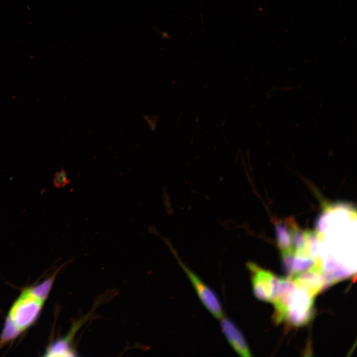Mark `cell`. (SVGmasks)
<instances>
[{"label": "cell", "mask_w": 357, "mask_h": 357, "mask_svg": "<svg viewBox=\"0 0 357 357\" xmlns=\"http://www.w3.org/2000/svg\"><path fill=\"white\" fill-rule=\"evenodd\" d=\"M219 320L222 332L235 351L241 357L251 356L245 338L236 325L224 315Z\"/></svg>", "instance_id": "obj_6"}, {"label": "cell", "mask_w": 357, "mask_h": 357, "mask_svg": "<svg viewBox=\"0 0 357 357\" xmlns=\"http://www.w3.org/2000/svg\"><path fill=\"white\" fill-rule=\"evenodd\" d=\"M10 317L8 316L2 330L0 339V348L8 342L16 338L21 333Z\"/></svg>", "instance_id": "obj_11"}, {"label": "cell", "mask_w": 357, "mask_h": 357, "mask_svg": "<svg viewBox=\"0 0 357 357\" xmlns=\"http://www.w3.org/2000/svg\"><path fill=\"white\" fill-rule=\"evenodd\" d=\"M58 270L51 277L40 284L27 288L28 291L37 298L44 302L48 297L56 278Z\"/></svg>", "instance_id": "obj_10"}, {"label": "cell", "mask_w": 357, "mask_h": 357, "mask_svg": "<svg viewBox=\"0 0 357 357\" xmlns=\"http://www.w3.org/2000/svg\"><path fill=\"white\" fill-rule=\"evenodd\" d=\"M296 288L292 277L280 278L278 296L273 303L275 308L274 320L276 323L285 321L290 300Z\"/></svg>", "instance_id": "obj_7"}, {"label": "cell", "mask_w": 357, "mask_h": 357, "mask_svg": "<svg viewBox=\"0 0 357 357\" xmlns=\"http://www.w3.org/2000/svg\"><path fill=\"white\" fill-rule=\"evenodd\" d=\"M45 356L48 357H75L77 353L72 345L60 338L49 346L45 352Z\"/></svg>", "instance_id": "obj_8"}, {"label": "cell", "mask_w": 357, "mask_h": 357, "mask_svg": "<svg viewBox=\"0 0 357 357\" xmlns=\"http://www.w3.org/2000/svg\"><path fill=\"white\" fill-rule=\"evenodd\" d=\"M246 267L250 273L255 297L260 300L273 303L278 296L280 278L254 262H247Z\"/></svg>", "instance_id": "obj_2"}, {"label": "cell", "mask_w": 357, "mask_h": 357, "mask_svg": "<svg viewBox=\"0 0 357 357\" xmlns=\"http://www.w3.org/2000/svg\"><path fill=\"white\" fill-rule=\"evenodd\" d=\"M323 265L319 257L309 269L291 277L297 287L301 288L315 297L322 290Z\"/></svg>", "instance_id": "obj_5"}, {"label": "cell", "mask_w": 357, "mask_h": 357, "mask_svg": "<svg viewBox=\"0 0 357 357\" xmlns=\"http://www.w3.org/2000/svg\"><path fill=\"white\" fill-rule=\"evenodd\" d=\"M320 257L314 259L301 254L294 255L291 277L309 269L315 264Z\"/></svg>", "instance_id": "obj_9"}, {"label": "cell", "mask_w": 357, "mask_h": 357, "mask_svg": "<svg viewBox=\"0 0 357 357\" xmlns=\"http://www.w3.org/2000/svg\"><path fill=\"white\" fill-rule=\"evenodd\" d=\"M174 253L203 305L214 317L218 319H220L224 315L223 309L221 301L216 293L178 258L175 251Z\"/></svg>", "instance_id": "obj_4"}, {"label": "cell", "mask_w": 357, "mask_h": 357, "mask_svg": "<svg viewBox=\"0 0 357 357\" xmlns=\"http://www.w3.org/2000/svg\"><path fill=\"white\" fill-rule=\"evenodd\" d=\"M44 302L27 289L21 293L9 310L8 316L21 332L29 328L36 321Z\"/></svg>", "instance_id": "obj_1"}, {"label": "cell", "mask_w": 357, "mask_h": 357, "mask_svg": "<svg viewBox=\"0 0 357 357\" xmlns=\"http://www.w3.org/2000/svg\"><path fill=\"white\" fill-rule=\"evenodd\" d=\"M314 298L304 289L296 287L290 300L285 321L295 327L307 324L313 316Z\"/></svg>", "instance_id": "obj_3"}, {"label": "cell", "mask_w": 357, "mask_h": 357, "mask_svg": "<svg viewBox=\"0 0 357 357\" xmlns=\"http://www.w3.org/2000/svg\"><path fill=\"white\" fill-rule=\"evenodd\" d=\"M70 182L68 178L67 175L63 169L56 172L53 180V185L56 188L65 186Z\"/></svg>", "instance_id": "obj_12"}]
</instances>
